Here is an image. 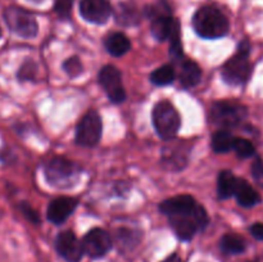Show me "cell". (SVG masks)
I'll list each match as a JSON object with an SVG mask.
<instances>
[{
  "label": "cell",
  "mask_w": 263,
  "mask_h": 262,
  "mask_svg": "<svg viewBox=\"0 0 263 262\" xmlns=\"http://www.w3.org/2000/svg\"><path fill=\"white\" fill-rule=\"evenodd\" d=\"M193 28L200 38L213 40L228 35L230 23L218 8L204 5L195 12L193 17Z\"/></svg>",
  "instance_id": "1"
},
{
  "label": "cell",
  "mask_w": 263,
  "mask_h": 262,
  "mask_svg": "<svg viewBox=\"0 0 263 262\" xmlns=\"http://www.w3.org/2000/svg\"><path fill=\"white\" fill-rule=\"evenodd\" d=\"M81 167L64 157H53L44 166L46 181L58 189H68L80 179Z\"/></svg>",
  "instance_id": "2"
},
{
  "label": "cell",
  "mask_w": 263,
  "mask_h": 262,
  "mask_svg": "<svg viewBox=\"0 0 263 262\" xmlns=\"http://www.w3.org/2000/svg\"><path fill=\"white\" fill-rule=\"evenodd\" d=\"M249 54H251V44L247 40H243L239 44L235 55L231 57L221 69V74L225 82L230 85H243L248 81L252 73Z\"/></svg>",
  "instance_id": "3"
},
{
  "label": "cell",
  "mask_w": 263,
  "mask_h": 262,
  "mask_svg": "<svg viewBox=\"0 0 263 262\" xmlns=\"http://www.w3.org/2000/svg\"><path fill=\"white\" fill-rule=\"evenodd\" d=\"M152 120L157 134L163 140L170 141L177 135L181 126V118L176 108L167 100H161L152 110Z\"/></svg>",
  "instance_id": "4"
},
{
  "label": "cell",
  "mask_w": 263,
  "mask_h": 262,
  "mask_svg": "<svg viewBox=\"0 0 263 262\" xmlns=\"http://www.w3.org/2000/svg\"><path fill=\"white\" fill-rule=\"evenodd\" d=\"M207 223L208 215L205 212V208L199 204H197V207L192 212L170 217V225L174 233L180 240L185 241L192 240L195 234L199 230H203Z\"/></svg>",
  "instance_id": "5"
},
{
  "label": "cell",
  "mask_w": 263,
  "mask_h": 262,
  "mask_svg": "<svg viewBox=\"0 0 263 262\" xmlns=\"http://www.w3.org/2000/svg\"><path fill=\"white\" fill-rule=\"evenodd\" d=\"M248 116V110L243 104L229 100H220L213 103L211 108V122L218 127L228 130L230 127L239 126Z\"/></svg>",
  "instance_id": "6"
},
{
  "label": "cell",
  "mask_w": 263,
  "mask_h": 262,
  "mask_svg": "<svg viewBox=\"0 0 263 262\" xmlns=\"http://www.w3.org/2000/svg\"><path fill=\"white\" fill-rule=\"evenodd\" d=\"M4 20L12 32L23 39H33L39 32L36 18L21 7H9L4 12Z\"/></svg>",
  "instance_id": "7"
},
{
  "label": "cell",
  "mask_w": 263,
  "mask_h": 262,
  "mask_svg": "<svg viewBox=\"0 0 263 262\" xmlns=\"http://www.w3.org/2000/svg\"><path fill=\"white\" fill-rule=\"evenodd\" d=\"M103 123L102 118L95 110H89L81 120L79 121L76 127V143L81 146H95L102 138Z\"/></svg>",
  "instance_id": "8"
},
{
  "label": "cell",
  "mask_w": 263,
  "mask_h": 262,
  "mask_svg": "<svg viewBox=\"0 0 263 262\" xmlns=\"http://www.w3.org/2000/svg\"><path fill=\"white\" fill-rule=\"evenodd\" d=\"M100 86L112 103H122L126 99V91L122 84V76L117 67L107 64L98 73Z\"/></svg>",
  "instance_id": "9"
},
{
  "label": "cell",
  "mask_w": 263,
  "mask_h": 262,
  "mask_svg": "<svg viewBox=\"0 0 263 262\" xmlns=\"http://www.w3.org/2000/svg\"><path fill=\"white\" fill-rule=\"evenodd\" d=\"M84 254L91 258H100L105 256L112 248V239L104 229L94 228L87 231L81 240Z\"/></svg>",
  "instance_id": "10"
},
{
  "label": "cell",
  "mask_w": 263,
  "mask_h": 262,
  "mask_svg": "<svg viewBox=\"0 0 263 262\" xmlns=\"http://www.w3.org/2000/svg\"><path fill=\"white\" fill-rule=\"evenodd\" d=\"M57 252L68 262H80L84 256L82 243L77 239L73 231L64 230L57 235Z\"/></svg>",
  "instance_id": "11"
},
{
  "label": "cell",
  "mask_w": 263,
  "mask_h": 262,
  "mask_svg": "<svg viewBox=\"0 0 263 262\" xmlns=\"http://www.w3.org/2000/svg\"><path fill=\"white\" fill-rule=\"evenodd\" d=\"M80 14L87 22L104 25L110 18L112 7L108 0H81Z\"/></svg>",
  "instance_id": "12"
},
{
  "label": "cell",
  "mask_w": 263,
  "mask_h": 262,
  "mask_svg": "<svg viewBox=\"0 0 263 262\" xmlns=\"http://www.w3.org/2000/svg\"><path fill=\"white\" fill-rule=\"evenodd\" d=\"M79 200L76 198L72 197H59L51 200L50 204L48 207V212H46V217L54 225H61L63 223L74 210L77 208Z\"/></svg>",
  "instance_id": "13"
},
{
  "label": "cell",
  "mask_w": 263,
  "mask_h": 262,
  "mask_svg": "<svg viewBox=\"0 0 263 262\" xmlns=\"http://www.w3.org/2000/svg\"><path fill=\"white\" fill-rule=\"evenodd\" d=\"M198 203L195 202L194 198L189 194L176 195V197L168 198V199L163 200L159 204V211L163 215L168 216H177V215H185L189 213L197 207Z\"/></svg>",
  "instance_id": "14"
},
{
  "label": "cell",
  "mask_w": 263,
  "mask_h": 262,
  "mask_svg": "<svg viewBox=\"0 0 263 262\" xmlns=\"http://www.w3.org/2000/svg\"><path fill=\"white\" fill-rule=\"evenodd\" d=\"M234 197L236 198L239 204L243 205V207H253L261 202V195L247 180L241 179V177H236Z\"/></svg>",
  "instance_id": "15"
},
{
  "label": "cell",
  "mask_w": 263,
  "mask_h": 262,
  "mask_svg": "<svg viewBox=\"0 0 263 262\" xmlns=\"http://www.w3.org/2000/svg\"><path fill=\"white\" fill-rule=\"evenodd\" d=\"M179 80L180 84L186 89L197 86L202 80V69L195 62L190 59H182L180 62Z\"/></svg>",
  "instance_id": "16"
},
{
  "label": "cell",
  "mask_w": 263,
  "mask_h": 262,
  "mask_svg": "<svg viewBox=\"0 0 263 262\" xmlns=\"http://www.w3.org/2000/svg\"><path fill=\"white\" fill-rule=\"evenodd\" d=\"M105 49L113 57H122L128 53L131 49V43L127 36L122 32H113L105 38Z\"/></svg>",
  "instance_id": "17"
},
{
  "label": "cell",
  "mask_w": 263,
  "mask_h": 262,
  "mask_svg": "<svg viewBox=\"0 0 263 262\" xmlns=\"http://www.w3.org/2000/svg\"><path fill=\"white\" fill-rule=\"evenodd\" d=\"M174 21L175 18H172L171 14L158 15V17L152 18L151 32L153 35V38L158 41L168 40Z\"/></svg>",
  "instance_id": "18"
},
{
  "label": "cell",
  "mask_w": 263,
  "mask_h": 262,
  "mask_svg": "<svg viewBox=\"0 0 263 262\" xmlns=\"http://www.w3.org/2000/svg\"><path fill=\"white\" fill-rule=\"evenodd\" d=\"M236 176L231 171H221L217 180V194L220 199H229L234 197Z\"/></svg>",
  "instance_id": "19"
},
{
  "label": "cell",
  "mask_w": 263,
  "mask_h": 262,
  "mask_svg": "<svg viewBox=\"0 0 263 262\" xmlns=\"http://www.w3.org/2000/svg\"><path fill=\"white\" fill-rule=\"evenodd\" d=\"M220 248L226 254H240L246 251L247 244L241 236L236 234H226L221 238Z\"/></svg>",
  "instance_id": "20"
},
{
  "label": "cell",
  "mask_w": 263,
  "mask_h": 262,
  "mask_svg": "<svg viewBox=\"0 0 263 262\" xmlns=\"http://www.w3.org/2000/svg\"><path fill=\"white\" fill-rule=\"evenodd\" d=\"M170 40V55L175 62H181L184 58V51H182L181 44V32H180L179 21L175 20L172 25L171 33L168 36Z\"/></svg>",
  "instance_id": "21"
},
{
  "label": "cell",
  "mask_w": 263,
  "mask_h": 262,
  "mask_svg": "<svg viewBox=\"0 0 263 262\" xmlns=\"http://www.w3.org/2000/svg\"><path fill=\"white\" fill-rule=\"evenodd\" d=\"M175 79H176V71L172 64H163L151 73V82L158 85V86H166V85L172 84Z\"/></svg>",
  "instance_id": "22"
},
{
  "label": "cell",
  "mask_w": 263,
  "mask_h": 262,
  "mask_svg": "<svg viewBox=\"0 0 263 262\" xmlns=\"http://www.w3.org/2000/svg\"><path fill=\"white\" fill-rule=\"evenodd\" d=\"M234 138L230 131L221 128L212 136V149L216 153H228L233 149Z\"/></svg>",
  "instance_id": "23"
},
{
  "label": "cell",
  "mask_w": 263,
  "mask_h": 262,
  "mask_svg": "<svg viewBox=\"0 0 263 262\" xmlns=\"http://www.w3.org/2000/svg\"><path fill=\"white\" fill-rule=\"evenodd\" d=\"M116 21L123 26L136 25L139 21V14L135 8L131 5L120 4L117 13H116Z\"/></svg>",
  "instance_id": "24"
},
{
  "label": "cell",
  "mask_w": 263,
  "mask_h": 262,
  "mask_svg": "<svg viewBox=\"0 0 263 262\" xmlns=\"http://www.w3.org/2000/svg\"><path fill=\"white\" fill-rule=\"evenodd\" d=\"M233 149L240 158H249V157L253 156L254 152H256V148H254V145L252 144V141H249L248 139L244 138H234Z\"/></svg>",
  "instance_id": "25"
},
{
  "label": "cell",
  "mask_w": 263,
  "mask_h": 262,
  "mask_svg": "<svg viewBox=\"0 0 263 262\" xmlns=\"http://www.w3.org/2000/svg\"><path fill=\"white\" fill-rule=\"evenodd\" d=\"M63 69L69 77H77L79 74L82 73V63L80 61L79 57H71V58L66 59L63 63Z\"/></svg>",
  "instance_id": "26"
},
{
  "label": "cell",
  "mask_w": 263,
  "mask_h": 262,
  "mask_svg": "<svg viewBox=\"0 0 263 262\" xmlns=\"http://www.w3.org/2000/svg\"><path fill=\"white\" fill-rule=\"evenodd\" d=\"M146 15L149 18H154V17H158V15H164V14H171V8L170 5L167 4L164 0H159L157 2L156 4H152L149 7H146L145 10Z\"/></svg>",
  "instance_id": "27"
},
{
  "label": "cell",
  "mask_w": 263,
  "mask_h": 262,
  "mask_svg": "<svg viewBox=\"0 0 263 262\" xmlns=\"http://www.w3.org/2000/svg\"><path fill=\"white\" fill-rule=\"evenodd\" d=\"M72 5H73V0H55L54 9L61 20H68L71 17Z\"/></svg>",
  "instance_id": "28"
},
{
  "label": "cell",
  "mask_w": 263,
  "mask_h": 262,
  "mask_svg": "<svg viewBox=\"0 0 263 262\" xmlns=\"http://www.w3.org/2000/svg\"><path fill=\"white\" fill-rule=\"evenodd\" d=\"M20 210L28 221H31L32 223H40V216H39V213L27 202L21 203Z\"/></svg>",
  "instance_id": "29"
},
{
  "label": "cell",
  "mask_w": 263,
  "mask_h": 262,
  "mask_svg": "<svg viewBox=\"0 0 263 262\" xmlns=\"http://www.w3.org/2000/svg\"><path fill=\"white\" fill-rule=\"evenodd\" d=\"M252 176L256 180L257 184L263 188V161L261 158H256V161L252 164Z\"/></svg>",
  "instance_id": "30"
},
{
  "label": "cell",
  "mask_w": 263,
  "mask_h": 262,
  "mask_svg": "<svg viewBox=\"0 0 263 262\" xmlns=\"http://www.w3.org/2000/svg\"><path fill=\"white\" fill-rule=\"evenodd\" d=\"M33 72H35V69H33V64L31 63V62H27V63H25L22 67H21L20 72H18V77H20L22 81H25V80L32 79Z\"/></svg>",
  "instance_id": "31"
},
{
  "label": "cell",
  "mask_w": 263,
  "mask_h": 262,
  "mask_svg": "<svg viewBox=\"0 0 263 262\" xmlns=\"http://www.w3.org/2000/svg\"><path fill=\"white\" fill-rule=\"evenodd\" d=\"M251 234L257 240H263V223L256 222L251 226Z\"/></svg>",
  "instance_id": "32"
},
{
  "label": "cell",
  "mask_w": 263,
  "mask_h": 262,
  "mask_svg": "<svg viewBox=\"0 0 263 262\" xmlns=\"http://www.w3.org/2000/svg\"><path fill=\"white\" fill-rule=\"evenodd\" d=\"M162 262H181V258H180L177 254H171V256H168L166 259H163Z\"/></svg>",
  "instance_id": "33"
},
{
  "label": "cell",
  "mask_w": 263,
  "mask_h": 262,
  "mask_svg": "<svg viewBox=\"0 0 263 262\" xmlns=\"http://www.w3.org/2000/svg\"><path fill=\"white\" fill-rule=\"evenodd\" d=\"M0 36H2V27H0Z\"/></svg>",
  "instance_id": "34"
}]
</instances>
